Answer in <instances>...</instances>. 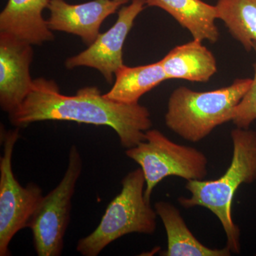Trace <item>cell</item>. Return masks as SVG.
Wrapping results in <instances>:
<instances>
[{
  "instance_id": "1",
  "label": "cell",
  "mask_w": 256,
  "mask_h": 256,
  "mask_svg": "<svg viewBox=\"0 0 256 256\" xmlns=\"http://www.w3.org/2000/svg\"><path fill=\"white\" fill-rule=\"evenodd\" d=\"M9 119L18 128L46 120L108 126L126 149L144 141L152 126L149 110L140 104L109 100L96 86L82 88L74 96L64 95L54 80L44 78L34 80L31 92L10 112Z\"/></svg>"
},
{
  "instance_id": "2",
  "label": "cell",
  "mask_w": 256,
  "mask_h": 256,
  "mask_svg": "<svg viewBox=\"0 0 256 256\" xmlns=\"http://www.w3.org/2000/svg\"><path fill=\"white\" fill-rule=\"evenodd\" d=\"M230 136L233 156L226 172L217 180L188 181L185 188L191 196L180 197L178 201L185 208L202 206L210 210L223 226L226 246L232 254H238L240 232L232 217V202L240 185L256 180V132L236 128Z\"/></svg>"
},
{
  "instance_id": "3",
  "label": "cell",
  "mask_w": 256,
  "mask_h": 256,
  "mask_svg": "<svg viewBox=\"0 0 256 256\" xmlns=\"http://www.w3.org/2000/svg\"><path fill=\"white\" fill-rule=\"evenodd\" d=\"M252 82L236 79L228 86L206 92L178 87L170 96L165 124L188 142H200L216 128L232 120L236 107Z\"/></svg>"
},
{
  "instance_id": "4",
  "label": "cell",
  "mask_w": 256,
  "mask_h": 256,
  "mask_svg": "<svg viewBox=\"0 0 256 256\" xmlns=\"http://www.w3.org/2000/svg\"><path fill=\"white\" fill-rule=\"evenodd\" d=\"M122 190L109 204L97 228L77 242L84 256H97L109 244L132 233L153 234L156 214L144 198L146 178L141 168L130 172L122 180Z\"/></svg>"
},
{
  "instance_id": "5",
  "label": "cell",
  "mask_w": 256,
  "mask_h": 256,
  "mask_svg": "<svg viewBox=\"0 0 256 256\" xmlns=\"http://www.w3.org/2000/svg\"><path fill=\"white\" fill-rule=\"evenodd\" d=\"M126 154L142 170L146 182L144 198L148 202L154 188L168 176L202 180L208 172V160L202 152L176 144L158 130H148L146 140L127 149Z\"/></svg>"
},
{
  "instance_id": "6",
  "label": "cell",
  "mask_w": 256,
  "mask_h": 256,
  "mask_svg": "<svg viewBox=\"0 0 256 256\" xmlns=\"http://www.w3.org/2000/svg\"><path fill=\"white\" fill-rule=\"evenodd\" d=\"M82 170V156L74 144L69 151L68 164L63 178L44 196L28 225L37 256L62 255L64 236L70 222L72 198Z\"/></svg>"
},
{
  "instance_id": "7",
  "label": "cell",
  "mask_w": 256,
  "mask_h": 256,
  "mask_svg": "<svg viewBox=\"0 0 256 256\" xmlns=\"http://www.w3.org/2000/svg\"><path fill=\"white\" fill-rule=\"evenodd\" d=\"M20 128H1L3 154L0 158V256L11 255L10 244L20 230L28 228L30 220L43 198L36 184H20L12 170V156L20 138Z\"/></svg>"
},
{
  "instance_id": "8",
  "label": "cell",
  "mask_w": 256,
  "mask_h": 256,
  "mask_svg": "<svg viewBox=\"0 0 256 256\" xmlns=\"http://www.w3.org/2000/svg\"><path fill=\"white\" fill-rule=\"evenodd\" d=\"M146 0H132L118 12L117 21L107 32L100 34L95 42L78 55L68 58L65 66L68 69L79 66L95 68L111 84L116 72L124 63V46L134 20L146 9Z\"/></svg>"
},
{
  "instance_id": "9",
  "label": "cell",
  "mask_w": 256,
  "mask_h": 256,
  "mask_svg": "<svg viewBox=\"0 0 256 256\" xmlns=\"http://www.w3.org/2000/svg\"><path fill=\"white\" fill-rule=\"evenodd\" d=\"M33 56L32 44L0 32V106L8 114L31 92L34 80L30 67Z\"/></svg>"
},
{
  "instance_id": "10",
  "label": "cell",
  "mask_w": 256,
  "mask_h": 256,
  "mask_svg": "<svg viewBox=\"0 0 256 256\" xmlns=\"http://www.w3.org/2000/svg\"><path fill=\"white\" fill-rule=\"evenodd\" d=\"M121 6L114 0H92L78 4H68L65 0H50L47 24L52 31L72 34L90 46L100 34L104 20Z\"/></svg>"
},
{
  "instance_id": "11",
  "label": "cell",
  "mask_w": 256,
  "mask_h": 256,
  "mask_svg": "<svg viewBox=\"0 0 256 256\" xmlns=\"http://www.w3.org/2000/svg\"><path fill=\"white\" fill-rule=\"evenodd\" d=\"M50 0H8L0 14V32L32 45L53 41L54 36L43 18Z\"/></svg>"
},
{
  "instance_id": "12",
  "label": "cell",
  "mask_w": 256,
  "mask_h": 256,
  "mask_svg": "<svg viewBox=\"0 0 256 256\" xmlns=\"http://www.w3.org/2000/svg\"><path fill=\"white\" fill-rule=\"evenodd\" d=\"M160 62L169 80L208 82L217 72L214 56L196 40L175 47Z\"/></svg>"
},
{
  "instance_id": "13",
  "label": "cell",
  "mask_w": 256,
  "mask_h": 256,
  "mask_svg": "<svg viewBox=\"0 0 256 256\" xmlns=\"http://www.w3.org/2000/svg\"><path fill=\"white\" fill-rule=\"evenodd\" d=\"M146 6H156L172 15L191 33L194 40L210 43L218 41L220 32L216 6L202 0H146Z\"/></svg>"
},
{
  "instance_id": "14",
  "label": "cell",
  "mask_w": 256,
  "mask_h": 256,
  "mask_svg": "<svg viewBox=\"0 0 256 256\" xmlns=\"http://www.w3.org/2000/svg\"><path fill=\"white\" fill-rule=\"evenodd\" d=\"M156 214L161 218L166 230L168 248L164 256H230L228 247L210 248L195 237L185 223L181 213L172 204L158 202L154 204Z\"/></svg>"
},
{
  "instance_id": "15",
  "label": "cell",
  "mask_w": 256,
  "mask_h": 256,
  "mask_svg": "<svg viewBox=\"0 0 256 256\" xmlns=\"http://www.w3.org/2000/svg\"><path fill=\"white\" fill-rule=\"evenodd\" d=\"M116 82L106 98L124 104H139V100L161 82L168 80L161 62L128 67L122 66L114 74Z\"/></svg>"
},
{
  "instance_id": "16",
  "label": "cell",
  "mask_w": 256,
  "mask_h": 256,
  "mask_svg": "<svg viewBox=\"0 0 256 256\" xmlns=\"http://www.w3.org/2000/svg\"><path fill=\"white\" fill-rule=\"evenodd\" d=\"M218 20L247 52L256 42V0H218Z\"/></svg>"
},
{
  "instance_id": "17",
  "label": "cell",
  "mask_w": 256,
  "mask_h": 256,
  "mask_svg": "<svg viewBox=\"0 0 256 256\" xmlns=\"http://www.w3.org/2000/svg\"><path fill=\"white\" fill-rule=\"evenodd\" d=\"M256 54V42L252 43ZM254 77L252 86L234 110L232 122L236 128L248 129L256 120V62L254 64Z\"/></svg>"
},
{
  "instance_id": "18",
  "label": "cell",
  "mask_w": 256,
  "mask_h": 256,
  "mask_svg": "<svg viewBox=\"0 0 256 256\" xmlns=\"http://www.w3.org/2000/svg\"><path fill=\"white\" fill-rule=\"evenodd\" d=\"M114 1L120 3L121 5H124L127 4V3L129 2L130 0H114Z\"/></svg>"
}]
</instances>
